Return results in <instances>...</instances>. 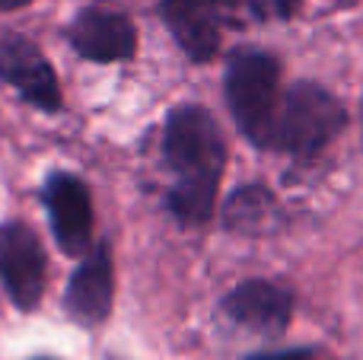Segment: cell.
Segmentation results:
<instances>
[{"instance_id": "cell-1", "label": "cell", "mask_w": 363, "mask_h": 360, "mask_svg": "<svg viewBox=\"0 0 363 360\" xmlns=\"http://www.w3.org/2000/svg\"><path fill=\"white\" fill-rule=\"evenodd\" d=\"M163 157L176 172L166 195L172 217L185 227H201L213 217L217 189L226 166V137L204 106H176L163 128Z\"/></svg>"}, {"instance_id": "cell-2", "label": "cell", "mask_w": 363, "mask_h": 360, "mask_svg": "<svg viewBox=\"0 0 363 360\" xmlns=\"http://www.w3.org/2000/svg\"><path fill=\"white\" fill-rule=\"evenodd\" d=\"M223 93L242 137L258 150H271L284 96L281 61L258 48L233 51L223 74Z\"/></svg>"}, {"instance_id": "cell-3", "label": "cell", "mask_w": 363, "mask_h": 360, "mask_svg": "<svg viewBox=\"0 0 363 360\" xmlns=\"http://www.w3.org/2000/svg\"><path fill=\"white\" fill-rule=\"evenodd\" d=\"M345 125L347 112L338 96L313 80H300L281 96L271 150L294 159H313L345 131Z\"/></svg>"}, {"instance_id": "cell-4", "label": "cell", "mask_w": 363, "mask_h": 360, "mask_svg": "<svg viewBox=\"0 0 363 360\" xmlns=\"http://www.w3.org/2000/svg\"><path fill=\"white\" fill-rule=\"evenodd\" d=\"M220 313L252 335L277 338L294 319V293L274 281L249 278L220 300Z\"/></svg>"}, {"instance_id": "cell-5", "label": "cell", "mask_w": 363, "mask_h": 360, "mask_svg": "<svg viewBox=\"0 0 363 360\" xmlns=\"http://www.w3.org/2000/svg\"><path fill=\"white\" fill-rule=\"evenodd\" d=\"M0 281L19 310H35L45 293V252L26 223L0 227Z\"/></svg>"}, {"instance_id": "cell-6", "label": "cell", "mask_w": 363, "mask_h": 360, "mask_svg": "<svg viewBox=\"0 0 363 360\" xmlns=\"http://www.w3.org/2000/svg\"><path fill=\"white\" fill-rule=\"evenodd\" d=\"M45 208L61 252L70 259H83L93 246V201L86 185L67 172H57L45 185Z\"/></svg>"}, {"instance_id": "cell-7", "label": "cell", "mask_w": 363, "mask_h": 360, "mask_svg": "<svg viewBox=\"0 0 363 360\" xmlns=\"http://www.w3.org/2000/svg\"><path fill=\"white\" fill-rule=\"evenodd\" d=\"M233 0H163L160 13L179 48L194 64H207L220 48Z\"/></svg>"}, {"instance_id": "cell-8", "label": "cell", "mask_w": 363, "mask_h": 360, "mask_svg": "<svg viewBox=\"0 0 363 360\" xmlns=\"http://www.w3.org/2000/svg\"><path fill=\"white\" fill-rule=\"evenodd\" d=\"M0 80L16 86L32 106L55 112L61 108V86L51 70V64L42 57V51L23 35L0 38Z\"/></svg>"}, {"instance_id": "cell-9", "label": "cell", "mask_w": 363, "mask_h": 360, "mask_svg": "<svg viewBox=\"0 0 363 360\" xmlns=\"http://www.w3.org/2000/svg\"><path fill=\"white\" fill-rule=\"evenodd\" d=\"M70 45L86 61L112 64L128 61L138 48V29L125 13L115 10H83L70 26Z\"/></svg>"}, {"instance_id": "cell-10", "label": "cell", "mask_w": 363, "mask_h": 360, "mask_svg": "<svg viewBox=\"0 0 363 360\" xmlns=\"http://www.w3.org/2000/svg\"><path fill=\"white\" fill-rule=\"evenodd\" d=\"M115 297V274L108 246H96L83 255L80 268L70 274L67 284V313L83 325H96L108 316Z\"/></svg>"}, {"instance_id": "cell-11", "label": "cell", "mask_w": 363, "mask_h": 360, "mask_svg": "<svg viewBox=\"0 0 363 360\" xmlns=\"http://www.w3.org/2000/svg\"><path fill=\"white\" fill-rule=\"evenodd\" d=\"M277 220H281V210H277L274 195L264 185H242L223 204V223L233 233H245V236L271 233V227Z\"/></svg>"}, {"instance_id": "cell-12", "label": "cell", "mask_w": 363, "mask_h": 360, "mask_svg": "<svg viewBox=\"0 0 363 360\" xmlns=\"http://www.w3.org/2000/svg\"><path fill=\"white\" fill-rule=\"evenodd\" d=\"M255 19L274 23V19H290L300 10V0H239Z\"/></svg>"}, {"instance_id": "cell-13", "label": "cell", "mask_w": 363, "mask_h": 360, "mask_svg": "<svg viewBox=\"0 0 363 360\" xmlns=\"http://www.w3.org/2000/svg\"><path fill=\"white\" fill-rule=\"evenodd\" d=\"M245 360H315L313 348H287V351H264V354H252Z\"/></svg>"}, {"instance_id": "cell-14", "label": "cell", "mask_w": 363, "mask_h": 360, "mask_svg": "<svg viewBox=\"0 0 363 360\" xmlns=\"http://www.w3.org/2000/svg\"><path fill=\"white\" fill-rule=\"evenodd\" d=\"M23 4H29V0H0V10H16Z\"/></svg>"}]
</instances>
